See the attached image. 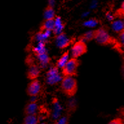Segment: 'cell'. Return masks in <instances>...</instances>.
Masks as SVG:
<instances>
[{
	"label": "cell",
	"instance_id": "5",
	"mask_svg": "<svg viewBox=\"0 0 124 124\" xmlns=\"http://www.w3.org/2000/svg\"><path fill=\"white\" fill-rule=\"evenodd\" d=\"M63 78L60 76L58 68L56 65L50 68V69L46 72V82L50 85H54L60 81H62Z\"/></svg>",
	"mask_w": 124,
	"mask_h": 124
},
{
	"label": "cell",
	"instance_id": "19",
	"mask_svg": "<svg viewBox=\"0 0 124 124\" xmlns=\"http://www.w3.org/2000/svg\"><path fill=\"white\" fill-rule=\"evenodd\" d=\"M114 18H119V19H124V1L122 2L121 7L114 12Z\"/></svg>",
	"mask_w": 124,
	"mask_h": 124
},
{
	"label": "cell",
	"instance_id": "6",
	"mask_svg": "<svg viewBox=\"0 0 124 124\" xmlns=\"http://www.w3.org/2000/svg\"><path fill=\"white\" fill-rule=\"evenodd\" d=\"M56 46L60 49H64L70 46L73 43L74 38H68L65 32H62L60 34L56 36Z\"/></svg>",
	"mask_w": 124,
	"mask_h": 124
},
{
	"label": "cell",
	"instance_id": "4",
	"mask_svg": "<svg viewBox=\"0 0 124 124\" xmlns=\"http://www.w3.org/2000/svg\"><path fill=\"white\" fill-rule=\"evenodd\" d=\"M88 50L86 42L83 40L78 39L73 44L71 48L72 58H77L86 54Z\"/></svg>",
	"mask_w": 124,
	"mask_h": 124
},
{
	"label": "cell",
	"instance_id": "22",
	"mask_svg": "<svg viewBox=\"0 0 124 124\" xmlns=\"http://www.w3.org/2000/svg\"><path fill=\"white\" fill-rule=\"evenodd\" d=\"M118 114L120 115V118L122 119L124 122V107H122L118 109Z\"/></svg>",
	"mask_w": 124,
	"mask_h": 124
},
{
	"label": "cell",
	"instance_id": "14",
	"mask_svg": "<svg viewBox=\"0 0 124 124\" xmlns=\"http://www.w3.org/2000/svg\"><path fill=\"white\" fill-rule=\"evenodd\" d=\"M96 34V29L93 30V31H87V32L84 33L81 36H79L78 39L83 40L85 42H89L95 39V37Z\"/></svg>",
	"mask_w": 124,
	"mask_h": 124
},
{
	"label": "cell",
	"instance_id": "21",
	"mask_svg": "<svg viewBox=\"0 0 124 124\" xmlns=\"http://www.w3.org/2000/svg\"><path fill=\"white\" fill-rule=\"evenodd\" d=\"M108 124H124V122L120 117H118L111 120Z\"/></svg>",
	"mask_w": 124,
	"mask_h": 124
},
{
	"label": "cell",
	"instance_id": "18",
	"mask_svg": "<svg viewBox=\"0 0 124 124\" xmlns=\"http://www.w3.org/2000/svg\"><path fill=\"white\" fill-rule=\"evenodd\" d=\"M36 58H38L41 63V64H42V65L45 66L47 64H48L51 61L50 56H48V54L47 52H45L44 54H41V55H38L36 56Z\"/></svg>",
	"mask_w": 124,
	"mask_h": 124
},
{
	"label": "cell",
	"instance_id": "28",
	"mask_svg": "<svg viewBox=\"0 0 124 124\" xmlns=\"http://www.w3.org/2000/svg\"><path fill=\"white\" fill-rule=\"evenodd\" d=\"M122 32H124V31H122Z\"/></svg>",
	"mask_w": 124,
	"mask_h": 124
},
{
	"label": "cell",
	"instance_id": "12",
	"mask_svg": "<svg viewBox=\"0 0 124 124\" xmlns=\"http://www.w3.org/2000/svg\"><path fill=\"white\" fill-rule=\"evenodd\" d=\"M69 60V51L67 50L56 61V66L58 69H63Z\"/></svg>",
	"mask_w": 124,
	"mask_h": 124
},
{
	"label": "cell",
	"instance_id": "10",
	"mask_svg": "<svg viewBox=\"0 0 124 124\" xmlns=\"http://www.w3.org/2000/svg\"><path fill=\"white\" fill-rule=\"evenodd\" d=\"M43 16L45 20H50V19H55L56 18V14L54 10V6L48 4L43 12Z\"/></svg>",
	"mask_w": 124,
	"mask_h": 124
},
{
	"label": "cell",
	"instance_id": "26",
	"mask_svg": "<svg viewBox=\"0 0 124 124\" xmlns=\"http://www.w3.org/2000/svg\"><path fill=\"white\" fill-rule=\"evenodd\" d=\"M122 21H124V19H122Z\"/></svg>",
	"mask_w": 124,
	"mask_h": 124
},
{
	"label": "cell",
	"instance_id": "11",
	"mask_svg": "<svg viewBox=\"0 0 124 124\" xmlns=\"http://www.w3.org/2000/svg\"><path fill=\"white\" fill-rule=\"evenodd\" d=\"M37 110H38V104L36 101H31L26 105L24 108V113L25 116L36 114Z\"/></svg>",
	"mask_w": 124,
	"mask_h": 124
},
{
	"label": "cell",
	"instance_id": "15",
	"mask_svg": "<svg viewBox=\"0 0 124 124\" xmlns=\"http://www.w3.org/2000/svg\"><path fill=\"white\" fill-rule=\"evenodd\" d=\"M111 27L112 30L118 33V34L124 30V23L122 19H117L111 22Z\"/></svg>",
	"mask_w": 124,
	"mask_h": 124
},
{
	"label": "cell",
	"instance_id": "7",
	"mask_svg": "<svg viewBox=\"0 0 124 124\" xmlns=\"http://www.w3.org/2000/svg\"><path fill=\"white\" fill-rule=\"evenodd\" d=\"M41 85L40 81L38 79H34L32 80L31 82L28 84L27 87V94L29 96L34 97L40 93Z\"/></svg>",
	"mask_w": 124,
	"mask_h": 124
},
{
	"label": "cell",
	"instance_id": "3",
	"mask_svg": "<svg viewBox=\"0 0 124 124\" xmlns=\"http://www.w3.org/2000/svg\"><path fill=\"white\" fill-rule=\"evenodd\" d=\"M81 62L77 58H70L63 69L62 74L63 77H75L78 75V69Z\"/></svg>",
	"mask_w": 124,
	"mask_h": 124
},
{
	"label": "cell",
	"instance_id": "25",
	"mask_svg": "<svg viewBox=\"0 0 124 124\" xmlns=\"http://www.w3.org/2000/svg\"><path fill=\"white\" fill-rule=\"evenodd\" d=\"M122 76H123V77L124 78V62H123V63H122Z\"/></svg>",
	"mask_w": 124,
	"mask_h": 124
},
{
	"label": "cell",
	"instance_id": "27",
	"mask_svg": "<svg viewBox=\"0 0 124 124\" xmlns=\"http://www.w3.org/2000/svg\"><path fill=\"white\" fill-rule=\"evenodd\" d=\"M45 124V123H43V124Z\"/></svg>",
	"mask_w": 124,
	"mask_h": 124
},
{
	"label": "cell",
	"instance_id": "23",
	"mask_svg": "<svg viewBox=\"0 0 124 124\" xmlns=\"http://www.w3.org/2000/svg\"><path fill=\"white\" fill-rule=\"evenodd\" d=\"M118 36H119V39H120V42L122 43V46H124V32H120Z\"/></svg>",
	"mask_w": 124,
	"mask_h": 124
},
{
	"label": "cell",
	"instance_id": "20",
	"mask_svg": "<svg viewBox=\"0 0 124 124\" xmlns=\"http://www.w3.org/2000/svg\"><path fill=\"white\" fill-rule=\"evenodd\" d=\"M99 23V21L96 18H91V19L87 20L85 22L83 23V25L85 27H95L96 25H98V23Z\"/></svg>",
	"mask_w": 124,
	"mask_h": 124
},
{
	"label": "cell",
	"instance_id": "9",
	"mask_svg": "<svg viewBox=\"0 0 124 124\" xmlns=\"http://www.w3.org/2000/svg\"><path fill=\"white\" fill-rule=\"evenodd\" d=\"M65 28V24L63 23L62 20V18L60 16H56L54 20V29L52 31V32L54 34L57 35L60 34V33L63 32V29Z\"/></svg>",
	"mask_w": 124,
	"mask_h": 124
},
{
	"label": "cell",
	"instance_id": "1",
	"mask_svg": "<svg viewBox=\"0 0 124 124\" xmlns=\"http://www.w3.org/2000/svg\"><path fill=\"white\" fill-rule=\"evenodd\" d=\"M98 44L103 46H107L110 45L112 46L118 52L122 53V43L116 39L114 37L108 34L106 29L103 27L96 29V34L95 37V39Z\"/></svg>",
	"mask_w": 124,
	"mask_h": 124
},
{
	"label": "cell",
	"instance_id": "17",
	"mask_svg": "<svg viewBox=\"0 0 124 124\" xmlns=\"http://www.w3.org/2000/svg\"><path fill=\"white\" fill-rule=\"evenodd\" d=\"M39 119L36 114L25 116L22 124H38Z\"/></svg>",
	"mask_w": 124,
	"mask_h": 124
},
{
	"label": "cell",
	"instance_id": "24",
	"mask_svg": "<svg viewBox=\"0 0 124 124\" xmlns=\"http://www.w3.org/2000/svg\"><path fill=\"white\" fill-rule=\"evenodd\" d=\"M56 124H68L67 118H65V117L61 118L60 120H58V122H57Z\"/></svg>",
	"mask_w": 124,
	"mask_h": 124
},
{
	"label": "cell",
	"instance_id": "2",
	"mask_svg": "<svg viewBox=\"0 0 124 124\" xmlns=\"http://www.w3.org/2000/svg\"><path fill=\"white\" fill-rule=\"evenodd\" d=\"M62 92L68 98H72L78 92V81L74 77H63L61 81Z\"/></svg>",
	"mask_w": 124,
	"mask_h": 124
},
{
	"label": "cell",
	"instance_id": "16",
	"mask_svg": "<svg viewBox=\"0 0 124 124\" xmlns=\"http://www.w3.org/2000/svg\"><path fill=\"white\" fill-rule=\"evenodd\" d=\"M33 52L35 54L36 56H38V55H41V54H43L46 52L45 42H43V41L39 42L38 45L33 48Z\"/></svg>",
	"mask_w": 124,
	"mask_h": 124
},
{
	"label": "cell",
	"instance_id": "8",
	"mask_svg": "<svg viewBox=\"0 0 124 124\" xmlns=\"http://www.w3.org/2000/svg\"><path fill=\"white\" fill-rule=\"evenodd\" d=\"M41 73L40 69L37 65L34 63H31L29 65V69L27 72V78L30 80H34L38 78Z\"/></svg>",
	"mask_w": 124,
	"mask_h": 124
},
{
	"label": "cell",
	"instance_id": "13",
	"mask_svg": "<svg viewBox=\"0 0 124 124\" xmlns=\"http://www.w3.org/2000/svg\"><path fill=\"white\" fill-rule=\"evenodd\" d=\"M54 20L55 19H50V20H44V21L41 23L39 31L41 32H52L54 27Z\"/></svg>",
	"mask_w": 124,
	"mask_h": 124
}]
</instances>
